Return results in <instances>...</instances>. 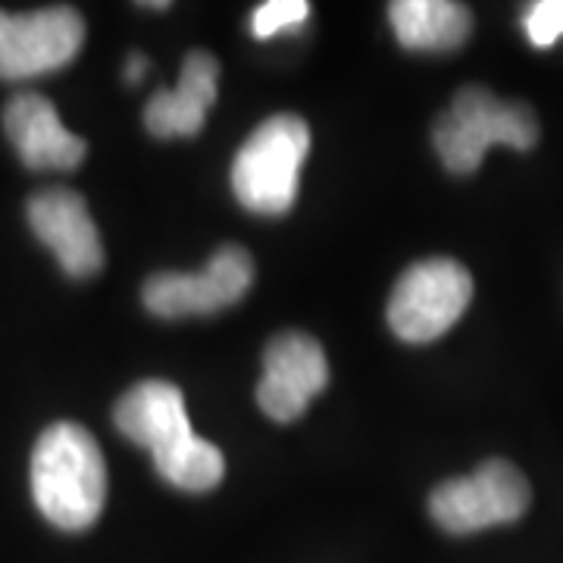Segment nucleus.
<instances>
[{"label": "nucleus", "mask_w": 563, "mask_h": 563, "mask_svg": "<svg viewBox=\"0 0 563 563\" xmlns=\"http://www.w3.org/2000/svg\"><path fill=\"white\" fill-rule=\"evenodd\" d=\"M113 422L125 439L154 454V466L169 485L181 492H210L222 483V451L191 429L185 398L173 383L147 379L132 385L117 401Z\"/></svg>", "instance_id": "1"}, {"label": "nucleus", "mask_w": 563, "mask_h": 563, "mask_svg": "<svg viewBox=\"0 0 563 563\" xmlns=\"http://www.w3.org/2000/svg\"><path fill=\"white\" fill-rule=\"evenodd\" d=\"M32 498L44 520L81 532L98 523L107 501V463L79 422H54L32 451Z\"/></svg>", "instance_id": "2"}, {"label": "nucleus", "mask_w": 563, "mask_h": 563, "mask_svg": "<svg viewBox=\"0 0 563 563\" xmlns=\"http://www.w3.org/2000/svg\"><path fill=\"white\" fill-rule=\"evenodd\" d=\"M536 141H539L536 113L526 103L501 101L483 85H466L463 91H457V98L439 117L432 132L439 157L457 176L476 173L483 166L485 151L495 144L529 151Z\"/></svg>", "instance_id": "3"}, {"label": "nucleus", "mask_w": 563, "mask_h": 563, "mask_svg": "<svg viewBox=\"0 0 563 563\" xmlns=\"http://www.w3.org/2000/svg\"><path fill=\"white\" fill-rule=\"evenodd\" d=\"M310 151V129L301 117L279 113L261 122L232 163V191L242 207L282 217L298 198L301 166Z\"/></svg>", "instance_id": "4"}, {"label": "nucleus", "mask_w": 563, "mask_h": 563, "mask_svg": "<svg viewBox=\"0 0 563 563\" xmlns=\"http://www.w3.org/2000/svg\"><path fill=\"white\" fill-rule=\"evenodd\" d=\"M470 301H473V276L466 273L463 263L448 257L420 261L404 273L391 291L388 325L404 342H435L461 320Z\"/></svg>", "instance_id": "5"}, {"label": "nucleus", "mask_w": 563, "mask_h": 563, "mask_svg": "<svg viewBox=\"0 0 563 563\" xmlns=\"http://www.w3.org/2000/svg\"><path fill=\"white\" fill-rule=\"evenodd\" d=\"M532 501L526 476L507 461L483 463L473 476L442 483L429 498V514L451 536L483 532L520 520Z\"/></svg>", "instance_id": "6"}, {"label": "nucleus", "mask_w": 563, "mask_h": 563, "mask_svg": "<svg viewBox=\"0 0 563 563\" xmlns=\"http://www.w3.org/2000/svg\"><path fill=\"white\" fill-rule=\"evenodd\" d=\"M254 282V261L239 244L220 247L201 273H157L144 282L141 301L163 320L210 317L239 303Z\"/></svg>", "instance_id": "7"}, {"label": "nucleus", "mask_w": 563, "mask_h": 563, "mask_svg": "<svg viewBox=\"0 0 563 563\" xmlns=\"http://www.w3.org/2000/svg\"><path fill=\"white\" fill-rule=\"evenodd\" d=\"M85 20L73 7L32 13L0 10V79L22 81L57 73L81 51Z\"/></svg>", "instance_id": "8"}, {"label": "nucleus", "mask_w": 563, "mask_h": 563, "mask_svg": "<svg viewBox=\"0 0 563 563\" xmlns=\"http://www.w3.org/2000/svg\"><path fill=\"white\" fill-rule=\"evenodd\" d=\"M329 383L322 344L307 332H282L263 351V379L257 404L276 422H291Z\"/></svg>", "instance_id": "9"}, {"label": "nucleus", "mask_w": 563, "mask_h": 563, "mask_svg": "<svg viewBox=\"0 0 563 563\" xmlns=\"http://www.w3.org/2000/svg\"><path fill=\"white\" fill-rule=\"evenodd\" d=\"M25 213L32 232L38 235L41 244H47L57 254L66 276L91 279L95 273H101V232L81 195H76L73 188H44L29 201Z\"/></svg>", "instance_id": "10"}, {"label": "nucleus", "mask_w": 563, "mask_h": 563, "mask_svg": "<svg viewBox=\"0 0 563 563\" xmlns=\"http://www.w3.org/2000/svg\"><path fill=\"white\" fill-rule=\"evenodd\" d=\"M3 132L29 169H76L85 141L57 117V107L38 91H20L3 107Z\"/></svg>", "instance_id": "11"}, {"label": "nucleus", "mask_w": 563, "mask_h": 563, "mask_svg": "<svg viewBox=\"0 0 563 563\" xmlns=\"http://www.w3.org/2000/svg\"><path fill=\"white\" fill-rule=\"evenodd\" d=\"M220 63L207 51H191L181 66V79L173 91H157L144 107V125L157 139L198 135L207 110L217 101Z\"/></svg>", "instance_id": "12"}, {"label": "nucleus", "mask_w": 563, "mask_h": 563, "mask_svg": "<svg viewBox=\"0 0 563 563\" xmlns=\"http://www.w3.org/2000/svg\"><path fill=\"white\" fill-rule=\"evenodd\" d=\"M391 29L410 51H457L473 32V13L454 0H398L388 7Z\"/></svg>", "instance_id": "13"}, {"label": "nucleus", "mask_w": 563, "mask_h": 563, "mask_svg": "<svg viewBox=\"0 0 563 563\" xmlns=\"http://www.w3.org/2000/svg\"><path fill=\"white\" fill-rule=\"evenodd\" d=\"M310 20V3L307 0H266L251 16L254 38H276L285 29H298Z\"/></svg>", "instance_id": "14"}, {"label": "nucleus", "mask_w": 563, "mask_h": 563, "mask_svg": "<svg viewBox=\"0 0 563 563\" xmlns=\"http://www.w3.org/2000/svg\"><path fill=\"white\" fill-rule=\"evenodd\" d=\"M526 35L536 47H551L563 35V0H539L526 13Z\"/></svg>", "instance_id": "15"}, {"label": "nucleus", "mask_w": 563, "mask_h": 563, "mask_svg": "<svg viewBox=\"0 0 563 563\" xmlns=\"http://www.w3.org/2000/svg\"><path fill=\"white\" fill-rule=\"evenodd\" d=\"M144 73H147V60H144L141 54H132V57H129V63H125V79L141 81L144 79Z\"/></svg>", "instance_id": "16"}]
</instances>
